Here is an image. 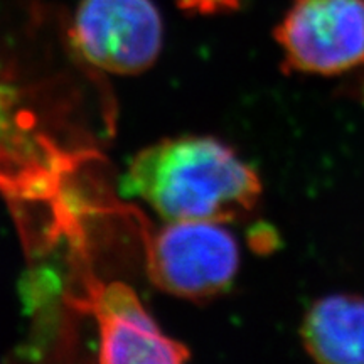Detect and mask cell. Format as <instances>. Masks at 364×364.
<instances>
[{"instance_id":"cell-6","label":"cell","mask_w":364,"mask_h":364,"mask_svg":"<svg viewBox=\"0 0 364 364\" xmlns=\"http://www.w3.org/2000/svg\"><path fill=\"white\" fill-rule=\"evenodd\" d=\"M300 339L309 356L324 364H364V297L327 295L304 316Z\"/></svg>"},{"instance_id":"cell-2","label":"cell","mask_w":364,"mask_h":364,"mask_svg":"<svg viewBox=\"0 0 364 364\" xmlns=\"http://www.w3.org/2000/svg\"><path fill=\"white\" fill-rule=\"evenodd\" d=\"M238 267V243L221 223L172 221L149 241L150 280L174 297L215 299L230 289Z\"/></svg>"},{"instance_id":"cell-3","label":"cell","mask_w":364,"mask_h":364,"mask_svg":"<svg viewBox=\"0 0 364 364\" xmlns=\"http://www.w3.org/2000/svg\"><path fill=\"white\" fill-rule=\"evenodd\" d=\"M285 73L339 76L364 66V0H294L275 27Z\"/></svg>"},{"instance_id":"cell-5","label":"cell","mask_w":364,"mask_h":364,"mask_svg":"<svg viewBox=\"0 0 364 364\" xmlns=\"http://www.w3.org/2000/svg\"><path fill=\"white\" fill-rule=\"evenodd\" d=\"M86 307L98 322L102 363H184L186 346L159 329L129 285H98Z\"/></svg>"},{"instance_id":"cell-4","label":"cell","mask_w":364,"mask_h":364,"mask_svg":"<svg viewBox=\"0 0 364 364\" xmlns=\"http://www.w3.org/2000/svg\"><path fill=\"white\" fill-rule=\"evenodd\" d=\"M162 19L152 0H81L73 36L85 58L118 75L145 71L162 48Z\"/></svg>"},{"instance_id":"cell-1","label":"cell","mask_w":364,"mask_h":364,"mask_svg":"<svg viewBox=\"0 0 364 364\" xmlns=\"http://www.w3.org/2000/svg\"><path fill=\"white\" fill-rule=\"evenodd\" d=\"M122 193L149 204L164 220H240L262 198V181L213 136H181L150 145L132 161Z\"/></svg>"},{"instance_id":"cell-7","label":"cell","mask_w":364,"mask_h":364,"mask_svg":"<svg viewBox=\"0 0 364 364\" xmlns=\"http://www.w3.org/2000/svg\"><path fill=\"white\" fill-rule=\"evenodd\" d=\"M241 0H177L184 11L196 14H220L235 11L240 7Z\"/></svg>"}]
</instances>
